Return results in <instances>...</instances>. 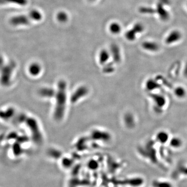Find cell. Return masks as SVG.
<instances>
[{
	"label": "cell",
	"instance_id": "cell-4",
	"mask_svg": "<svg viewBox=\"0 0 187 187\" xmlns=\"http://www.w3.org/2000/svg\"><path fill=\"white\" fill-rule=\"evenodd\" d=\"M14 114V109L12 107H9L5 110H0V119L5 121L8 120L13 117Z\"/></svg>",
	"mask_w": 187,
	"mask_h": 187
},
{
	"label": "cell",
	"instance_id": "cell-11",
	"mask_svg": "<svg viewBox=\"0 0 187 187\" xmlns=\"http://www.w3.org/2000/svg\"><path fill=\"white\" fill-rule=\"evenodd\" d=\"M17 137V134H16L15 133H10V134H9L7 136V138L9 139H15V138H16Z\"/></svg>",
	"mask_w": 187,
	"mask_h": 187
},
{
	"label": "cell",
	"instance_id": "cell-10",
	"mask_svg": "<svg viewBox=\"0 0 187 187\" xmlns=\"http://www.w3.org/2000/svg\"><path fill=\"white\" fill-rule=\"evenodd\" d=\"M38 65L35 64H33L30 65V68L29 69V71L30 72V74L32 75H35L37 73H38Z\"/></svg>",
	"mask_w": 187,
	"mask_h": 187
},
{
	"label": "cell",
	"instance_id": "cell-5",
	"mask_svg": "<svg viewBox=\"0 0 187 187\" xmlns=\"http://www.w3.org/2000/svg\"><path fill=\"white\" fill-rule=\"evenodd\" d=\"M28 14L32 22H39L42 20L43 18V15L41 12L36 9L30 10Z\"/></svg>",
	"mask_w": 187,
	"mask_h": 187
},
{
	"label": "cell",
	"instance_id": "cell-6",
	"mask_svg": "<svg viewBox=\"0 0 187 187\" xmlns=\"http://www.w3.org/2000/svg\"><path fill=\"white\" fill-rule=\"evenodd\" d=\"M181 32L177 30L173 31L169 33V34L167 37L166 41L169 43H172V42H174L173 41H176L178 40H179L181 38Z\"/></svg>",
	"mask_w": 187,
	"mask_h": 187
},
{
	"label": "cell",
	"instance_id": "cell-8",
	"mask_svg": "<svg viewBox=\"0 0 187 187\" xmlns=\"http://www.w3.org/2000/svg\"><path fill=\"white\" fill-rule=\"evenodd\" d=\"M56 18L57 20L60 22L64 23L67 22L68 19V15L66 12L64 11L59 12L56 15Z\"/></svg>",
	"mask_w": 187,
	"mask_h": 187
},
{
	"label": "cell",
	"instance_id": "cell-7",
	"mask_svg": "<svg viewBox=\"0 0 187 187\" xmlns=\"http://www.w3.org/2000/svg\"><path fill=\"white\" fill-rule=\"evenodd\" d=\"M122 28L121 26L117 22H112L111 23L110 25L109 26V30L112 34H119L121 31Z\"/></svg>",
	"mask_w": 187,
	"mask_h": 187
},
{
	"label": "cell",
	"instance_id": "cell-13",
	"mask_svg": "<svg viewBox=\"0 0 187 187\" xmlns=\"http://www.w3.org/2000/svg\"><path fill=\"white\" fill-rule=\"evenodd\" d=\"M90 2H94V1H95L96 0H89Z\"/></svg>",
	"mask_w": 187,
	"mask_h": 187
},
{
	"label": "cell",
	"instance_id": "cell-9",
	"mask_svg": "<svg viewBox=\"0 0 187 187\" xmlns=\"http://www.w3.org/2000/svg\"><path fill=\"white\" fill-rule=\"evenodd\" d=\"M13 151L15 155H18L22 153V148L18 143H15L13 145Z\"/></svg>",
	"mask_w": 187,
	"mask_h": 187
},
{
	"label": "cell",
	"instance_id": "cell-2",
	"mask_svg": "<svg viewBox=\"0 0 187 187\" xmlns=\"http://www.w3.org/2000/svg\"><path fill=\"white\" fill-rule=\"evenodd\" d=\"M32 22L28 14H19L10 17L9 22L12 27L16 28L29 25Z\"/></svg>",
	"mask_w": 187,
	"mask_h": 187
},
{
	"label": "cell",
	"instance_id": "cell-12",
	"mask_svg": "<svg viewBox=\"0 0 187 187\" xmlns=\"http://www.w3.org/2000/svg\"><path fill=\"white\" fill-rule=\"evenodd\" d=\"M5 60L2 56H0V70L5 65Z\"/></svg>",
	"mask_w": 187,
	"mask_h": 187
},
{
	"label": "cell",
	"instance_id": "cell-1",
	"mask_svg": "<svg viewBox=\"0 0 187 187\" xmlns=\"http://www.w3.org/2000/svg\"><path fill=\"white\" fill-rule=\"evenodd\" d=\"M15 68V62H11L5 64L0 70V83L2 86L7 87L10 85L12 74Z\"/></svg>",
	"mask_w": 187,
	"mask_h": 187
},
{
	"label": "cell",
	"instance_id": "cell-3",
	"mask_svg": "<svg viewBox=\"0 0 187 187\" xmlns=\"http://www.w3.org/2000/svg\"><path fill=\"white\" fill-rule=\"evenodd\" d=\"M28 3V0H0V7L25 6Z\"/></svg>",
	"mask_w": 187,
	"mask_h": 187
}]
</instances>
